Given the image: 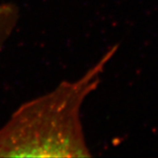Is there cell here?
<instances>
[{
  "mask_svg": "<svg viewBox=\"0 0 158 158\" xmlns=\"http://www.w3.org/2000/svg\"><path fill=\"white\" fill-rule=\"evenodd\" d=\"M114 46L79 78L21 104L0 127V157H90L81 108L96 90Z\"/></svg>",
  "mask_w": 158,
  "mask_h": 158,
  "instance_id": "obj_1",
  "label": "cell"
},
{
  "mask_svg": "<svg viewBox=\"0 0 158 158\" xmlns=\"http://www.w3.org/2000/svg\"><path fill=\"white\" fill-rule=\"evenodd\" d=\"M19 19V10L15 4L0 2V52L10 40Z\"/></svg>",
  "mask_w": 158,
  "mask_h": 158,
  "instance_id": "obj_2",
  "label": "cell"
}]
</instances>
